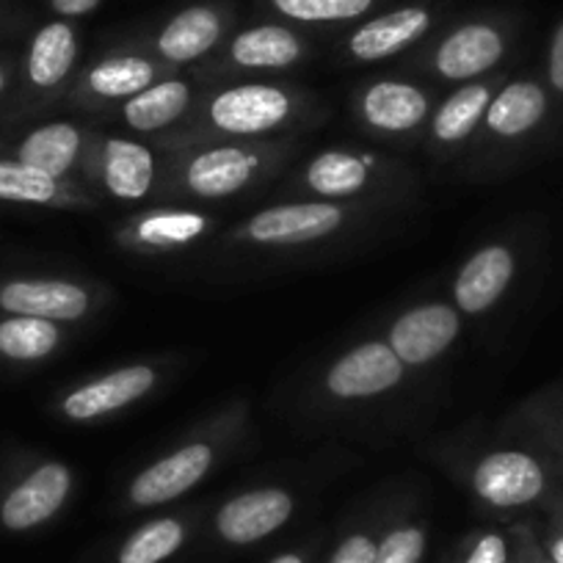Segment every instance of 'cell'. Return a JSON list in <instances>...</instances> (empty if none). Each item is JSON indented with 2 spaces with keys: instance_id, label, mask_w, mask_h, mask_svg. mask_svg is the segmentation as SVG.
I'll return each mask as SVG.
<instances>
[{
  "instance_id": "cell-7",
  "label": "cell",
  "mask_w": 563,
  "mask_h": 563,
  "mask_svg": "<svg viewBox=\"0 0 563 563\" xmlns=\"http://www.w3.org/2000/svg\"><path fill=\"white\" fill-rule=\"evenodd\" d=\"M86 166L102 191L119 202H139L150 197L158 180L153 147L122 135H97L89 141Z\"/></svg>"
},
{
  "instance_id": "cell-29",
  "label": "cell",
  "mask_w": 563,
  "mask_h": 563,
  "mask_svg": "<svg viewBox=\"0 0 563 563\" xmlns=\"http://www.w3.org/2000/svg\"><path fill=\"white\" fill-rule=\"evenodd\" d=\"M188 541V525L180 517L150 519L122 541L117 563H166Z\"/></svg>"
},
{
  "instance_id": "cell-21",
  "label": "cell",
  "mask_w": 563,
  "mask_h": 563,
  "mask_svg": "<svg viewBox=\"0 0 563 563\" xmlns=\"http://www.w3.org/2000/svg\"><path fill=\"white\" fill-rule=\"evenodd\" d=\"M378 158L360 150H323L307 164L305 183L307 191L316 194L327 202H345V199L362 197L367 188H373L378 177Z\"/></svg>"
},
{
  "instance_id": "cell-25",
  "label": "cell",
  "mask_w": 563,
  "mask_h": 563,
  "mask_svg": "<svg viewBox=\"0 0 563 563\" xmlns=\"http://www.w3.org/2000/svg\"><path fill=\"white\" fill-rule=\"evenodd\" d=\"M194 89L186 78L164 75L150 89L139 91L135 97L119 106V117L135 133H158L186 117L191 108Z\"/></svg>"
},
{
  "instance_id": "cell-37",
  "label": "cell",
  "mask_w": 563,
  "mask_h": 563,
  "mask_svg": "<svg viewBox=\"0 0 563 563\" xmlns=\"http://www.w3.org/2000/svg\"><path fill=\"white\" fill-rule=\"evenodd\" d=\"M541 550L550 555L552 563H563V522H555L547 530L544 541H541Z\"/></svg>"
},
{
  "instance_id": "cell-1",
  "label": "cell",
  "mask_w": 563,
  "mask_h": 563,
  "mask_svg": "<svg viewBox=\"0 0 563 563\" xmlns=\"http://www.w3.org/2000/svg\"><path fill=\"white\" fill-rule=\"evenodd\" d=\"M285 147L265 141H227L188 153L175 169L177 191L191 199H230L252 188Z\"/></svg>"
},
{
  "instance_id": "cell-16",
  "label": "cell",
  "mask_w": 563,
  "mask_h": 563,
  "mask_svg": "<svg viewBox=\"0 0 563 563\" xmlns=\"http://www.w3.org/2000/svg\"><path fill=\"white\" fill-rule=\"evenodd\" d=\"M166 67L144 51H117L97 58L80 73L73 97L80 106L124 102L164 78Z\"/></svg>"
},
{
  "instance_id": "cell-40",
  "label": "cell",
  "mask_w": 563,
  "mask_h": 563,
  "mask_svg": "<svg viewBox=\"0 0 563 563\" xmlns=\"http://www.w3.org/2000/svg\"><path fill=\"white\" fill-rule=\"evenodd\" d=\"M514 563H519V558H517V555H514Z\"/></svg>"
},
{
  "instance_id": "cell-34",
  "label": "cell",
  "mask_w": 563,
  "mask_h": 563,
  "mask_svg": "<svg viewBox=\"0 0 563 563\" xmlns=\"http://www.w3.org/2000/svg\"><path fill=\"white\" fill-rule=\"evenodd\" d=\"M547 75H550L552 89L563 95V23L558 25L550 42V58H547Z\"/></svg>"
},
{
  "instance_id": "cell-23",
  "label": "cell",
  "mask_w": 563,
  "mask_h": 563,
  "mask_svg": "<svg viewBox=\"0 0 563 563\" xmlns=\"http://www.w3.org/2000/svg\"><path fill=\"white\" fill-rule=\"evenodd\" d=\"M80 56L78 29L73 20H51L34 31L25 51V84L34 91H53L73 75Z\"/></svg>"
},
{
  "instance_id": "cell-20",
  "label": "cell",
  "mask_w": 563,
  "mask_h": 563,
  "mask_svg": "<svg viewBox=\"0 0 563 563\" xmlns=\"http://www.w3.org/2000/svg\"><path fill=\"white\" fill-rule=\"evenodd\" d=\"M360 117L371 130L384 135L411 133L431 113L429 91L409 80L384 78L367 86L360 97Z\"/></svg>"
},
{
  "instance_id": "cell-38",
  "label": "cell",
  "mask_w": 563,
  "mask_h": 563,
  "mask_svg": "<svg viewBox=\"0 0 563 563\" xmlns=\"http://www.w3.org/2000/svg\"><path fill=\"white\" fill-rule=\"evenodd\" d=\"M268 563H307V558L301 555V552L288 550V552H279V555H276V558H271Z\"/></svg>"
},
{
  "instance_id": "cell-26",
  "label": "cell",
  "mask_w": 563,
  "mask_h": 563,
  "mask_svg": "<svg viewBox=\"0 0 563 563\" xmlns=\"http://www.w3.org/2000/svg\"><path fill=\"white\" fill-rule=\"evenodd\" d=\"M547 91L536 80H511L495 91L484 128L497 139H522L547 113Z\"/></svg>"
},
{
  "instance_id": "cell-18",
  "label": "cell",
  "mask_w": 563,
  "mask_h": 563,
  "mask_svg": "<svg viewBox=\"0 0 563 563\" xmlns=\"http://www.w3.org/2000/svg\"><path fill=\"white\" fill-rule=\"evenodd\" d=\"M213 219L205 210L155 208L133 216L119 230V243L139 254H177L205 241Z\"/></svg>"
},
{
  "instance_id": "cell-22",
  "label": "cell",
  "mask_w": 563,
  "mask_h": 563,
  "mask_svg": "<svg viewBox=\"0 0 563 563\" xmlns=\"http://www.w3.org/2000/svg\"><path fill=\"white\" fill-rule=\"evenodd\" d=\"M89 153V135L75 122H45L14 144L12 158L56 180H69Z\"/></svg>"
},
{
  "instance_id": "cell-5",
  "label": "cell",
  "mask_w": 563,
  "mask_h": 563,
  "mask_svg": "<svg viewBox=\"0 0 563 563\" xmlns=\"http://www.w3.org/2000/svg\"><path fill=\"white\" fill-rule=\"evenodd\" d=\"M508 51L506 29L495 20H464L434 42L429 69L451 84H473L503 62Z\"/></svg>"
},
{
  "instance_id": "cell-11",
  "label": "cell",
  "mask_w": 563,
  "mask_h": 563,
  "mask_svg": "<svg viewBox=\"0 0 563 563\" xmlns=\"http://www.w3.org/2000/svg\"><path fill=\"white\" fill-rule=\"evenodd\" d=\"M75 475L64 462H42L18 481L0 500V525L25 533L51 522L73 495Z\"/></svg>"
},
{
  "instance_id": "cell-4",
  "label": "cell",
  "mask_w": 563,
  "mask_h": 563,
  "mask_svg": "<svg viewBox=\"0 0 563 563\" xmlns=\"http://www.w3.org/2000/svg\"><path fill=\"white\" fill-rule=\"evenodd\" d=\"M232 29V9L221 0H197L191 7L177 9L164 20L139 51L150 53L164 67H183L210 56L224 45Z\"/></svg>"
},
{
  "instance_id": "cell-8",
  "label": "cell",
  "mask_w": 563,
  "mask_h": 563,
  "mask_svg": "<svg viewBox=\"0 0 563 563\" xmlns=\"http://www.w3.org/2000/svg\"><path fill=\"white\" fill-rule=\"evenodd\" d=\"M547 470L533 453L514 451H492L475 462L470 473V486L475 497L492 508H525L541 500L547 492Z\"/></svg>"
},
{
  "instance_id": "cell-35",
  "label": "cell",
  "mask_w": 563,
  "mask_h": 563,
  "mask_svg": "<svg viewBox=\"0 0 563 563\" xmlns=\"http://www.w3.org/2000/svg\"><path fill=\"white\" fill-rule=\"evenodd\" d=\"M102 0H47V7L62 20H80L86 14L97 12Z\"/></svg>"
},
{
  "instance_id": "cell-28",
  "label": "cell",
  "mask_w": 563,
  "mask_h": 563,
  "mask_svg": "<svg viewBox=\"0 0 563 563\" xmlns=\"http://www.w3.org/2000/svg\"><path fill=\"white\" fill-rule=\"evenodd\" d=\"M64 345L62 323L31 316H0V360L36 365Z\"/></svg>"
},
{
  "instance_id": "cell-17",
  "label": "cell",
  "mask_w": 563,
  "mask_h": 563,
  "mask_svg": "<svg viewBox=\"0 0 563 563\" xmlns=\"http://www.w3.org/2000/svg\"><path fill=\"white\" fill-rule=\"evenodd\" d=\"M0 312L45 318L56 323L84 321L91 312V294L73 279H7L0 282Z\"/></svg>"
},
{
  "instance_id": "cell-24",
  "label": "cell",
  "mask_w": 563,
  "mask_h": 563,
  "mask_svg": "<svg viewBox=\"0 0 563 563\" xmlns=\"http://www.w3.org/2000/svg\"><path fill=\"white\" fill-rule=\"evenodd\" d=\"M0 202L31 208H89V197L73 180H56L18 158H0Z\"/></svg>"
},
{
  "instance_id": "cell-39",
  "label": "cell",
  "mask_w": 563,
  "mask_h": 563,
  "mask_svg": "<svg viewBox=\"0 0 563 563\" xmlns=\"http://www.w3.org/2000/svg\"><path fill=\"white\" fill-rule=\"evenodd\" d=\"M9 84H12V67H9V64L0 58V97L7 95Z\"/></svg>"
},
{
  "instance_id": "cell-12",
  "label": "cell",
  "mask_w": 563,
  "mask_h": 563,
  "mask_svg": "<svg viewBox=\"0 0 563 563\" xmlns=\"http://www.w3.org/2000/svg\"><path fill=\"white\" fill-rule=\"evenodd\" d=\"M404 376L406 365L387 340H367L332 362L323 387L334 400H371L398 387Z\"/></svg>"
},
{
  "instance_id": "cell-27",
  "label": "cell",
  "mask_w": 563,
  "mask_h": 563,
  "mask_svg": "<svg viewBox=\"0 0 563 563\" xmlns=\"http://www.w3.org/2000/svg\"><path fill=\"white\" fill-rule=\"evenodd\" d=\"M492 97H495V86L484 84V80L459 86L431 117V144L434 147H456V144L467 141L484 124Z\"/></svg>"
},
{
  "instance_id": "cell-33",
  "label": "cell",
  "mask_w": 563,
  "mask_h": 563,
  "mask_svg": "<svg viewBox=\"0 0 563 563\" xmlns=\"http://www.w3.org/2000/svg\"><path fill=\"white\" fill-rule=\"evenodd\" d=\"M376 544L378 539H373L365 530H356V533H349L334 547L327 563H373L376 561Z\"/></svg>"
},
{
  "instance_id": "cell-14",
  "label": "cell",
  "mask_w": 563,
  "mask_h": 563,
  "mask_svg": "<svg viewBox=\"0 0 563 563\" xmlns=\"http://www.w3.org/2000/svg\"><path fill=\"white\" fill-rule=\"evenodd\" d=\"M462 334V312L453 305L429 301L395 318L387 332L389 349L406 367H426L440 360Z\"/></svg>"
},
{
  "instance_id": "cell-3",
  "label": "cell",
  "mask_w": 563,
  "mask_h": 563,
  "mask_svg": "<svg viewBox=\"0 0 563 563\" xmlns=\"http://www.w3.org/2000/svg\"><path fill=\"white\" fill-rule=\"evenodd\" d=\"M354 210L343 202L307 199V202H282L254 213L241 227L238 238L249 246L263 249H296L321 243L338 235L351 221Z\"/></svg>"
},
{
  "instance_id": "cell-19",
  "label": "cell",
  "mask_w": 563,
  "mask_h": 563,
  "mask_svg": "<svg viewBox=\"0 0 563 563\" xmlns=\"http://www.w3.org/2000/svg\"><path fill=\"white\" fill-rule=\"evenodd\" d=\"M517 274V257L506 243L481 246L453 282V305L462 316H481L489 312Z\"/></svg>"
},
{
  "instance_id": "cell-2",
  "label": "cell",
  "mask_w": 563,
  "mask_h": 563,
  "mask_svg": "<svg viewBox=\"0 0 563 563\" xmlns=\"http://www.w3.org/2000/svg\"><path fill=\"white\" fill-rule=\"evenodd\" d=\"M299 111L301 102L296 91L249 80L219 89L205 102V128L238 141H252L290 124Z\"/></svg>"
},
{
  "instance_id": "cell-32",
  "label": "cell",
  "mask_w": 563,
  "mask_h": 563,
  "mask_svg": "<svg viewBox=\"0 0 563 563\" xmlns=\"http://www.w3.org/2000/svg\"><path fill=\"white\" fill-rule=\"evenodd\" d=\"M459 563H514L511 541L500 530H486V533L475 536Z\"/></svg>"
},
{
  "instance_id": "cell-30",
  "label": "cell",
  "mask_w": 563,
  "mask_h": 563,
  "mask_svg": "<svg viewBox=\"0 0 563 563\" xmlns=\"http://www.w3.org/2000/svg\"><path fill=\"white\" fill-rule=\"evenodd\" d=\"M274 18L288 25L360 23L382 0H263Z\"/></svg>"
},
{
  "instance_id": "cell-36",
  "label": "cell",
  "mask_w": 563,
  "mask_h": 563,
  "mask_svg": "<svg viewBox=\"0 0 563 563\" xmlns=\"http://www.w3.org/2000/svg\"><path fill=\"white\" fill-rule=\"evenodd\" d=\"M517 558L519 563H552L550 555L541 550V544L528 530H517Z\"/></svg>"
},
{
  "instance_id": "cell-13",
  "label": "cell",
  "mask_w": 563,
  "mask_h": 563,
  "mask_svg": "<svg viewBox=\"0 0 563 563\" xmlns=\"http://www.w3.org/2000/svg\"><path fill=\"white\" fill-rule=\"evenodd\" d=\"M296 511V497L282 486H260L230 497L216 511L213 528L224 544L249 547L268 539L290 522Z\"/></svg>"
},
{
  "instance_id": "cell-31",
  "label": "cell",
  "mask_w": 563,
  "mask_h": 563,
  "mask_svg": "<svg viewBox=\"0 0 563 563\" xmlns=\"http://www.w3.org/2000/svg\"><path fill=\"white\" fill-rule=\"evenodd\" d=\"M429 547V533L417 522L389 528L376 544V561L373 563H420Z\"/></svg>"
},
{
  "instance_id": "cell-6",
  "label": "cell",
  "mask_w": 563,
  "mask_h": 563,
  "mask_svg": "<svg viewBox=\"0 0 563 563\" xmlns=\"http://www.w3.org/2000/svg\"><path fill=\"white\" fill-rule=\"evenodd\" d=\"M440 12L431 3H404L356 23L343 40V56L354 64H378L420 45L434 31Z\"/></svg>"
},
{
  "instance_id": "cell-10",
  "label": "cell",
  "mask_w": 563,
  "mask_h": 563,
  "mask_svg": "<svg viewBox=\"0 0 563 563\" xmlns=\"http://www.w3.org/2000/svg\"><path fill=\"white\" fill-rule=\"evenodd\" d=\"M216 464L213 442L194 440L161 456L141 470L128 486V503L133 508H158L188 495L202 484Z\"/></svg>"
},
{
  "instance_id": "cell-15",
  "label": "cell",
  "mask_w": 563,
  "mask_h": 563,
  "mask_svg": "<svg viewBox=\"0 0 563 563\" xmlns=\"http://www.w3.org/2000/svg\"><path fill=\"white\" fill-rule=\"evenodd\" d=\"M158 384L153 365H124L117 371L78 384L58 400V415L69 422H91L122 411L135 400L147 398Z\"/></svg>"
},
{
  "instance_id": "cell-9",
  "label": "cell",
  "mask_w": 563,
  "mask_h": 563,
  "mask_svg": "<svg viewBox=\"0 0 563 563\" xmlns=\"http://www.w3.org/2000/svg\"><path fill=\"white\" fill-rule=\"evenodd\" d=\"M310 56V42L288 23H254L221 45L219 67L230 73H282Z\"/></svg>"
}]
</instances>
